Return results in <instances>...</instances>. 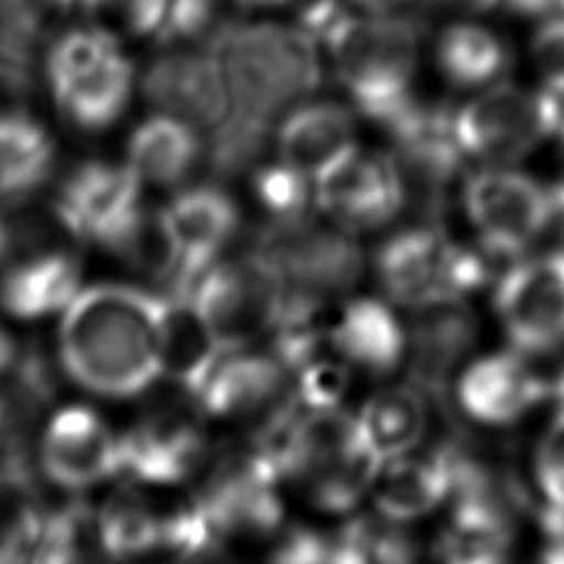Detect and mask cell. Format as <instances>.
Instances as JSON below:
<instances>
[{
    "instance_id": "18",
    "label": "cell",
    "mask_w": 564,
    "mask_h": 564,
    "mask_svg": "<svg viewBox=\"0 0 564 564\" xmlns=\"http://www.w3.org/2000/svg\"><path fill=\"white\" fill-rule=\"evenodd\" d=\"M180 257L177 284L167 294H187L237 235V204L217 187L187 189L162 209Z\"/></svg>"
},
{
    "instance_id": "7",
    "label": "cell",
    "mask_w": 564,
    "mask_h": 564,
    "mask_svg": "<svg viewBox=\"0 0 564 564\" xmlns=\"http://www.w3.org/2000/svg\"><path fill=\"white\" fill-rule=\"evenodd\" d=\"M376 274L393 304L425 308L463 301L488 279L482 259L437 229H408L388 239L376 257Z\"/></svg>"
},
{
    "instance_id": "6",
    "label": "cell",
    "mask_w": 564,
    "mask_h": 564,
    "mask_svg": "<svg viewBox=\"0 0 564 564\" xmlns=\"http://www.w3.org/2000/svg\"><path fill=\"white\" fill-rule=\"evenodd\" d=\"M224 354H239L271 336L284 314V281L259 254L212 264L187 294Z\"/></svg>"
},
{
    "instance_id": "34",
    "label": "cell",
    "mask_w": 564,
    "mask_h": 564,
    "mask_svg": "<svg viewBox=\"0 0 564 564\" xmlns=\"http://www.w3.org/2000/svg\"><path fill=\"white\" fill-rule=\"evenodd\" d=\"M254 189L259 204L271 214L274 224L306 221L311 204H316L314 182L284 162L259 170Z\"/></svg>"
},
{
    "instance_id": "30",
    "label": "cell",
    "mask_w": 564,
    "mask_h": 564,
    "mask_svg": "<svg viewBox=\"0 0 564 564\" xmlns=\"http://www.w3.org/2000/svg\"><path fill=\"white\" fill-rule=\"evenodd\" d=\"M435 63L455 87H482L505 70L508 51L488 28L453 23L437 37Z\"/></svg>"
},
{
    "instance_id": "20",
    "label": "cell",
    "mask_w": 564,
    "mask_h": 564,
    "mask_svg": "<svg viewBox=\"0 0 564 564\" xmlns=\"http://www.w3.org/2000/svg\"><path fill=\"white\" fill-rule=\"evenodd\" d=\"M83 291V264L63 249H41L13 261L0 276V306L21 321L65 311Z\"/></svg>"
},
{
    "instance_id": "39",
    "label": "cell",
    "mask_w": 564,
    "mask_h": 564,
    "mask_svg": "<svg viewBox=\"0 0 564 564\" xmlns=\"http://www.w3.org/2000/svg\"><path fill=\"white\" fill-rule=\"evenodd\" d=\"M433 8L455 15H482L498 8L502 0H427Z\"/></svg>"
},
{
    "instance_id": "44",
    "label": "cell",
    "mask_w": 564,
    "mask_h": 564,
    "mask_svg": "<svg viewBox=\"0 0 564 564\" xmlns=\"http://www.w3.org/2000/svg\"><path fill=\"white\" fill-rule=\"evenodd\" d=\"M241 8H274V6H284L291 3V0H237Z\"/></svg>"
},
{
    "instance_id": "41",
    "label": "cell",
    "mask_w": 564,
    "mask_h": 564,
    "mask_svg": "<svg viewBox=\"0 0 564 564\" xmlns=\"http://www.w3.org/2000/svg\"><path fill=\"white\" fill-rule=\"evenodd\" d=\"M348 3L361 8V11H366V13L383 15V13H395L398 8L411 3V0H348Z\"/></svg>"
},
{
    "instance_id": "15",
    "label": "cell",
    "mask_w": 564,
    "mask_h": 564,
    "mask_svg": "<svg viewBox=\"0 0 564 564\" xmlns=\"http://www.w3.org/2000/svg\"><path fill=\"white\" fill-rule=\"evenodd\" d=\"M41 468L57 488L83 492L122 473L120 437L85 405H67L47 421Z\"/></svg>"
},
{
    "instance_id": "40",
    "label": "cell",
    "mask_w": 564,
    "mask_h": 564,
    "mask_svg": "<svg viewBox=\"0 0 564 564\" xmlns=\"http://www.w3.org/2000/svg\"><path fill=\"white\" fill-rule=\"evenodd\" d=\"M510 11L524 18H544L557 8V0H508Z\"/></svg>"
},
{
    "instance_id": "14",
    "label": "cell",
    "mask_w": 564,
    "mask_h": 564,
    "mask_svg": "<svg viewBox=\"0 0 564 564\" xmlns=\"http://www.w3.org/2000/svg\"><path fill=\"white\" fill-rule=\"evenodd\" d=\"M194 498L221 540L261 538L276 532L284 520L279 478L249 447L227 455Z\"/></svg>"
},
{
    "instance_id": "22",
    "label": "cell",
    "mask_w": 564,
    "mask_h": 564,
    "mask_svg": "<svg viewBox=\"0 0 564 564\" xmlns=\"http://www.w3.org/2000/svg\"><path fill=\"white\" fill-rule=\"evenodd\" d=\"M455 455L431 453L383 463L373 485V502L381 518L391 522H413L431 514L453 495Z\"/></svg>"
},
{
    "instance_id": "5",
    "label": "cell",
    "mask_w": 564,
    "mask_h": 564,
    "mask_svg": "<svg viewBox=\"0 0 564 564\" xmlns=\"http://www.w3.org/2000/svg\"><path fill=\"white\" fill-rule=\"evenodd\" d=\"M562 112V100L550 93L495 85L465 102L451 118V128L465 158L510 167L557 134Z\"/></svg>"
},
{
    "instance_id": "8",
    "label": "cell",
    "mask_w": 564,
    "mask_h": 564,
    "mask_svg": "<svg viewBox=\"0 0 564 564\" xmlns=\"http://www.w3.org/2000/svg\"><path fill=\"white\" fill-rule=\"evenodd\" d=\"M254 254L276 271L289 294L321 306L348 294L364 274V254L351 231L316 227L311 219L271 221L259 235Z\"/></svg>"
},
{
    "instance_id": "9",
    "label": "cell",
    "mask_w": 564,
    "mask_h": 564,
    "mask_svg": "<svg viewBox=\"0 0 564 564\" xmlns=\"http://www.w3.org/2000/svg\"><path fill=\"white\" fill-rule=\"evenodd\" d=\"M463 207L492 254H520L560 212L557 194L510 167H488L465 182Z\"/></svg>"
},
{
    "instance_id": "1",
    "label": "cell",
    "mask_w": 564,
    "mask_h": 564,
    "mask_svg": "<svg viewBox=\"0 0 564 564\" xmlns=\"http://www.w3.org/2000/svg\"><path fill=\"white\" fill-rule=\"evenodd\" d=\"M164 294L128 284L83 289L65 308L57 348L73 381L102 398H132L162 378Z\"/></svg>"
},
{
    "instance_id": "17",
    "label": "cell",
    "mask_w": 564,
    "mask_h": 564,
    "mask_svg": "<svg viewBox=\"0 0 564 564\" xmlns=\"http://www.w3.org/2000/svg\"><path fill=\"white\" fill-rule=\"evenodd\" d=\"M294 376L274 354H229L197 395L202 413L224 421H264L294 401Z\"/></svg>"
},
{
    "instance_id": "24",
    "label": "cell",
    "mask_w": 564,
    "mask_h": 564,
    "mask_svg": "<svg viewBox=\"0 0 564 564\" xmlns=\"http://www.w3.org/2000/svg\"><path fill=\"white\" fill-rule=\"evenodd\" d=\"M221 351L207 321L189 296L164 294L162 316V376L197 401L204 383L219 366Z\"/></svg>"
},
{
    "instance_id": "23",
    "label": "cell",
    "mask_w": 564,
    "mask_h": 564,
    "mask_svg": "<svg viewBox=\"0 0 564 564\" xmlns=\"http://www.w3.org/2000/svg\"><path fill=\"white\" fill-rule=\"evenodd\" d=\"M328 341L344 364L371 376L393 373L408 354V330L383 301L356 299L328 330Z\"/></svg>"
},
{
    "instance_id": "45",
    "label": "cell",
    "mask_w": 564,
    "mask_h": 564,
    "mask_svg": "<svg viewBox=\"0 0 564 564\" xmlns=\"http://www.w3.org/2000/svg\"><path fill=\"white\" fill-rule=\"evenodd\" d=\"M557 8H560V11H564V0H557Z\"/></svg>"
},
{
    "instance_id": "26",
    "label": "cell",
    "mask_w": 564,
    "mask_h": 564,
    "mask_svg": "<svg viewBox=\"0 0 564 564\" xmlns=\"http://www.w3.org/2000/svg\"><path fill=\"white\" fill-rule=\"evenodd\" d=\"M199 130L172 115L158 112L132 132L128 164L142 184L174 187L194 170L199 154Z\"/></svg>"
},
{
    "instance_id": "2",
    "label": "cell",
    "mask_w": 564,
    "mask_h": 564,
    "mask_svg": "<svg viewBox=\"0 0 564 564\" xmlns=\"http://www.w3.org/2000/svg\"><path fill=\"white\" fill-rule=\"evenodd\" d=\"M204 47L217 55L227 77L229 115L264 130L324 80L318 43L301 25L237 21Z\"/></svg>"
},
{
    "instance_id": "4",
    "label": "cell",
    "mask_w": 564,
    "mask_h": 564,
    "mask_svg": "<svg viewBox=\"0 0 564 564\" xmlns=\"http://www.w3.org/2000/svg\"><path fill=\"white\" fill-rule=\"evenodd\" d=\"M383 460L366 443L358 415L304 408L286 455V478L304 482L306 495L324 512H351L373 492Z\"/></svg>"
},
{
    "instance_id": "42",
    "label": "cell",
    "mask_w": 564,
    "mask_h": 564,
    "mask_svg": "<svg viewBox=\"0 0 564 564\" xmlns=\"http://www.w3.org/2000/svg\"><path fill=\"white\" fill-rule=\"evenodd\" d=\"M18 358V346L11 336L0 328V378H3L8 371H11L13 364Z\"/></svg>"
},
{
    "instance_id": "28",
    "label": "cell",
    "mask_w": 564,
    "mask_h": 564,
    "mask_svg": "<svg viewBox=\"0 0 564 564\" xmlns=\"http://www.w3.org/2000/svg\"><path fill=\"white\" fill-rule=\"evenodd\" d=\"M366 443L383 463L413 453L431 423L425 395L413 386H395L376 393L358 413Z\"/></svg>"
},
{
    "instance_id": "33",
    "label": "cell",
    "mask_w": 564,
    "mask_h": 564,
    "mask_svg": "<svg viewBox=\"0 0 564 564\" xmlns=\"http://www.w3.org/2000/svg\"><path fill=\"white\" fill-rule=\"evenodd\" d=\"M115 51H120L118 37L102 31V28H73V31L57 35L51 45V53H47L51 90L57 93Z\"/></svg>"
},
{
    "instance_id": "29",
    "label": "cell",
    "mask_w": 564,
    "mask_h": 564,
    "mask_svg": "<svg viewBox=\"0 0 564 564\" xmlns=\"http://www.w3.org/2000/svg\"><path fill=\"white\" fill-rule=\"evenodd\" d=\"M97 542L112 562L144 557L164 544V512L140 490H120L95 512Z\"/></svg>"
},
{
    "instance_id": "37",
    "label": "cell",
    "mask_w": 564,
    "mask_h": 564,
    "mask_svg": "<svg viewBox=\"0 0 564 564\" xmlns=\"http://www.w3.org/2000/svg\"><path fill=\"white\" fill-rule=\"evenodd\" d=\"M530 61L542 90L564 102V15H544L532 33Z\"/></svg>"
},
{
    "instance_id": "31",
    "label": "cell",
    "mask_w": 564,
    "mask_h": 564,
    "mask_svg": "<svg viewBox=\"0 0 564 564\" xmlns=\"http://www.w3.org/2000/svg\"><path fill=\"white\" fill-rule=\"evenodd\" d=\"M55 162V144L33 118L0 128V197L23 202L43 187Z\"/></svg>"
},
{
    "instance_id": "12",
    "label": "cell",
    "mask_w": 564,
    "mask_h": 564,
    "mask_svg": "<svg viewBox=\"0 0 564 564\" xmlns=\"http://www.w3.org/2000/svg\"><path fill=\"white\" fill-rule=\"evenodd\" d=\"M314 189L316 207L351 235L383 227L408 202L403 174L393 154L358 148L321 174Z\"/></svg>"
},
{
    "instance_id": "10",
    "label": "cell",
    "mask_w": 564,
    "mask_h": 564,
    "mask_svg": "<svg viewBox=\"0 0 564 564\" xmlns=\"http://www.w3.org/2000/svg\"><path fill=\"white\" fill-rule=\"evenodd\" d=\"M140 194L130 164L87 162L65 180L53 212L70 237L115 251L142 217Z\"/></svg>"
},
{
    "instance_id": "11",
    "label": "cell",
    "mask_w": 564,
    "mask_h": 564,
    "mask_svg": "<svg viewBox=\"0 0 564 564\" xmlns=\"http://www.w3.org/2000/svg\"><path fill=\"white\" fill-rule=\"evenodd\" d=\"M495 314L522 354L564 346V251L514 264L495 291Z\"/></svg>"
},
{
    "instance_id": "36",
    "label": "cell",
    "mask_w": 564,
    "mask_h": 564,
    "mask_svg": "<svg viewBox=\"0 0 564 564\" xmlns=\"http://www.w3.org/2000/svg\"><path fill=\"white\" fill-rule=\"evenodd\" d=\"M294 391L299 403L308 411H326V408H338L344 401L348 388V364L341 358L311 356L306 364H301L294 373Z\"/></svg>"
},
{
    "instance_id": "38",
    "label": "cell",
    "mask_w": 564,
    "mask_h": 564,
    "mask_svg": "<svg viewBox=\"0 0 564 564\" xmlns=\"http://www.w3.org/2000/svg\"><path fill=\"white\" fill-rule=\"evenodd\" d=\"M33 93L31 70L0 57V128L31 118Z\"/></svg>"
},
{
    "instance_id": "16",
    "label": "cell",
    "mask_w": 564,
    "mask_h": 564,
    "mask_svg": "<svg viewBox=\"0 0 564 564\" xmlns=\"http://www.w3.org/2000/svg\"><path fill=\"white\" fill-rule=\"evenodd\" d=\"M144 97L160 112L214 132L229 118L231 95L221 65L209 47L158 57L144 75Z\"/></svg>"
},
{
    "instance_id": "25",
    "label": "cell",
    "mask_w": 564,
    "mask_h": 564,
    "mask_svg": "<svg viewBox=\"0 0 564 564\" xmlns=\"http://www.w3.org/2000/svg\"><path fill=\"white\" fill-rule=\"evenodd\" d=\"M134 90V67L122 51H115L90 70L53 93L63 115L80 130H105L122 118Z\"/></svg>"
},
{
    "instance_id": "21",
    "label": "cell",
    "mask_w": 564,
    "mask_h": 564,
    "mask_svg": "<svg viewBox=\"0 0 564 564\" xmlns=\"http://www.w3.org/2000/svg\"><path fill=\"white\" fill-rule=\"evenodd\" d=\"M351 150H356V124L344 105H301L279 128L281 162L314 184Z\"/></svg>"
},
{
    "instance_id": "32",
    "label": "cell",
    "mask_w": 564,
    "mask_h": 564,
    "mask_svg": "<svg viewBox=\"0 0 564 564\" xmlns=\"http://www.w3.org/2000/svg\"><path fill=\"white\" fill-rule=\"evenodd\" d=\"M77 6L80 0H0V57L31 70L45 35Z\"/></svg>"
},
{
    "instance_id": "35",
    "label": "cell",
    "mask_w": 564,
    "mask_h": 564,
    "mask_svg": "<svg viewBox=\"0 0 564 564\" xmlns=\"http://www.w3.org/2000/svg\"><path fill=\"white\" fill-rule=\"evenodd\" d=\"M534 480L547 500L550 524L557 538H564V405L552 417L534 451Z\"/></svg>"
},
{
    "instance_id": "13",
    "label": "cell",
    "mask_w": 564,
    "mask_h": 564,
    "mask_svg": "<svg viewBox=\"0 0 564 564\" xmlns=\"http://www.w3.org/2000/svg\"><path fill=\"white\" fill-rule=\"evenodd\" d=\"M202 408L170 405L148 413L120 435L122 473L138 485H177L197 473L209 453Z\"/></svg>"
},
{
    "instance_id": "27",
    "label": "cell",
    "mask_w": 564,
    "mask_h": 564,
    "mask_svg": "<svg viewBox=\"0 0 564 564\" xmlns=\"http://www.w3.org/2000/svg\"><path fill=\"white\" fill-rule=\"evenodd\" d=\"M475 328V318L463 301L417 308L413 336H408V351L413 348V368L421 383H443L458 358L470 348Z\"/></svg>"
},
{
    "instance_id": "43",
    "label": "cell",
    "mask_w": 564,
    "mask_h": 564,
    "mask_svg": "<svg viewBox=\"0 0 564 564\" xmlns=\"http://www.w3.org/2000/svg\"><path fill=\"white\" fill-rule=\"evenodd\" d=\"M557 138H560V184H557V189H554V194H557V204L564 212V112H562V122L557 128Z\"/></svg>"
},
{
    "instance_id": "3",
    "label": "cell",
    "mask_w": 564,
    "mask_h": 564,
    "mask_svg": "<svg viewBox=\"0 0 564 564\" xmlns=\"http://www.w3.org/2000/svg\"><path fill=\"white\" fill-rule=\"evenodd\" d=\"M324 43L338 83L358 112L386 128L413 105V80L421 61V31L391 13L351 15L344 8L314 35Z\"/></svg>"
},
{
    "instance_id": "19",
    "label": "cell",
    "mask_w": 564,
    "mask_h": 564,
    "mask_svg": "<svg viewBox=\"0 0 564 564\" xmlns=\"http://www.w3.org/2000/svg\"><path fill=\"white\" fill-rule=\"evenodd\" d=\"M552 386L530 366L522 351L482 356L458 381L463 411L485 425H510L538 408Z\"/></svg>"
}]
</instances>
